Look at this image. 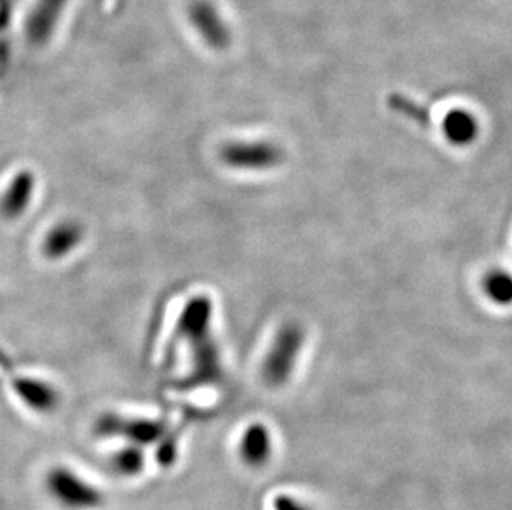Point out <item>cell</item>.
I'll return each mask as SVG.
<instances>
[{
    "label": "cell",
    "instance_id": "6da1fadb",
    "mask_svg": "<svg viewBox=\"0 0 512 510\" xmlns=\"http://www.w3.org/2000/svg\"><path fill=\"white\" fill-rule=\"evenodd\" d=\"M307 340L304 325L287 322L277 330L271 348L262 363V380L271 388H281L294 373L297 360Z\"/></svg>",
    "mask_w": 512,
    "mask_h": 510
},
{
    "label": "cell",
    "instance_id": "7a4b0ae2",
    "mask_svg": "<svg viewBox=\"0 0 512 510\" xmlns=\"http://www.w3.org/2000/svg\"><path fill=\"white\" fill-rule=\"evenodd\" d=\"M45 491L67 510H97L105 504V492L68 466L50 467L45 472Z\"/></svg>",
    "mask_w": 512,
    "mask_h": 510
},
{
    "label": "cell",
    "instance_id": "3957f363",
    "mask_svg": "<svg viewBox=\"0 0 512 510\" xmlns=\"http://www.w3.org/2000/svg\"><path fill=\"white\" fill-rule=\"evenodd\" d=\"M93 433L98 438L126 439L128 444L141 448L155 446L168 433L165 421L153 418H136L120 413H103L93 424Z\"/></svg>",
    "mask_w": 512,
    "mask_h": 510
},
{
    "label": "cell",
    "instance_id": "277c9868",
    "mask_svg": "<svg viewBox=\"0 0 512 510\" xmlns=\"http://www.w3.org/2000/svg\"><path fill=\"white\" fill-rule=\"evenodd\" d=\"M219 159L236 171H269L284 163L285 153L274 141H228L221 146Z\"/></svg>",
    "mask_w": 512,
    "mask_h": 510
},
{
    "label": "cell",
    "instance_id": "5b68a950",
    "mask_svg": "<svg viewBox=\"0 0 512 510\" xmlns=\"http://www.w3.org/2000/svg\"><path fill=\"white\" fill-rule=\"evenodd\" d=\"M214 304L209 295H194L184 304L176 322L178 337L188 345L213 337Z\"/></svg>",
    "mask_w": 512,
    "mask_h": 510
},
{
    "label": "cell",
    "instance_id": "8992f818",
    "mask_svg": "<svg viewBox=\"0 0 512 510\" xmlns=\"http://www.w3.org/2000/svg\"><path fill=\"white\" fill-rule=\"evenodd\" d=\"M37 194V176L30 169H20L0 194V217L15 222L29 212Z\"/></svg>",
    "mask_w": 512,
    "mask_h": 510
},
{
    "label": "cell",
    "instance_id": "52a82bcc",
    "mask_svg": "<svg viewBox=\"0 0 512 510\" xmlns=\"http://www.w3.org/2000/svg\"><path fill=\"white\" fill-rule=\"evenodd\" d=\"M85 239V227L77 219H60L47 229L40 252L50 262H60L67 259L78 247L82 246Z\"/></svg>",
    "mask_w": 512,
    "mask_h": 510
},
{
    "label": "cell",
    "instance_id": "ba28073f",
    "mask_svg": "<svg viewBox=\"0 0 512 510\" xmlns=\"http://www.w3.org/2000/svg\"><path fill=\"white\" fill-rule=\"evenodd\" d=\"M189 352H191V371L184 381V386L199 388V386L214 385L223 378V363L213 337L189 345Z\"/></svg>",
    "mask_w": 512,
    "mask_h": 510
},
{
    "label": "cell",
    "instance_id": "9c48e42d",
    "mask_svg": "<svg viewBox=\"0 0 512 510\" xmlns=\"http://www.w3.org/2000/svg\"><path fill=\"white\" fill-rule=\"evenodd\" d=\"M189 19L193 22L194 29L203 37L204 42L211 49L223 50L231 42V32L219 14L218 9L208 0L194 2L189 10Z\"/></svg>",
    "mask_w": 512,
    "mask_h": 510
},
{
    "label": "cell",
    "instance_id": "30bf717a",
    "mask_svg": "<svg viewBox=\"0 0 512 510\" xmlns=\"http://www.w3.org/2000/svg\"><path fill=\"white\" fill-rule=\"evenodd\" d=\"M12 390L22 405L35 413H54L60 406V393L49 381L34 376H19L12 381Z\"/></svg>",
    "mask_w": 512,
    "mask_h": 510
},
{
    "label": "cell",
    "instance_id": "8fae6325",
    "mask_svg": "<svg viewBox=\"0 0 512 510\" xmlns=\"http://www.w3.org/2000/svg\"><path fill=\"white\" fill-rule=\"evenodd\" d=\"M239 454L247 466L261 467L272 456V436L266 424L252 423L244 429Z\"/></svg>",
    "mask_w": 512,
    "mask_h": 510
},
{
    "label": "cell",
    "instance_id": "7c38bea8",
    "mask_svg": "<svg viewBox=\"0 0 512 510\" xmlns=\"http://www.w3.org/2000/svg\"><path fill=\"white\" fill-rule=\"evenodd\" d=\"M441 131L448 143L458 148H466L478 140L479 121L471 111L453 108L441 121Z\"/></svg>",
    "mask_w": 512,
    "mask_h": 510
},
{
    "label": "cell",
    "instance_id": "4fadbf2b",
    "mask_svg": "<svg viewBox=\"0 0 512 510\" xmlns=\"http://www.w3.org/2000/svg\"><path fill=\"white\" fill-rule=\"evenodd\" d=\"M146 456L141 446L126 444L123 448L116 449L110 456V467L121 477L140 476L145 471Z\"/></svg>",
    "mask_w": 512,
    "mask_h": 510
},
{
    "label": "cell",
    "instance_id": "5bb4252c",
    "mask_svg": "<svg viewBox=\"0 0 512 510\" xmlns=\"http://www.w3.org/2000/svg\"><path fill=\"white\" fill-rule=\"evenodd\" d=\"M481 287L486 299L491 300L493 304L499 307L512 305V274L508 270H489L483 277Z\"/></svg>",
    "mask_w": 512,
    "mask_h": 510
},
{
    "label": "cell",
    "instance_id": "9a60e30c",
    "mask_svg": "<svg viewBox=\"0 0 512 510\" xmlns=\"http://www.w3.org/2000/svg\"><path fill=\"white\" fill-rule=\"evenodd\" d=\"M388 106H390V110L395 111L406 120L413 121L415 125L423 126V128H428L431 125V115L428 108L415 102V100H411V98L405 97V95H401V93H392L388 97Z\"/></svg>",
    "mask_w": 512,
    "mask_h": 510
},
{
    "label": "cell",
    "instance_id": "2e32d148",
    "mask_svg": "<svg viewBox=\"0 0 512 510\" xmlns=\"http://www.w3.org/2000/svg\"><path fill=\"white\" fill-rule=\"evenodd\" d=\"M156 446H158V449H156V461H158V464L163 469L173 466L176 459H178V438L176 436L168 438V433H166Z\"/></svg>",
    "mask_w": 512,
    "mask_h": 510
},
{
    "label": "cell",
    "instance_id": "e0dca14e",
    "mask_svg": "<svg viewBox=\"0 0 512 510\" xmlns=\"http://www.w3.org/2000/svg\"><path fill=\"white\" fill-rule=\"evenodd\" d=\"M274 510H312L304 502H300L299 499H295L292 496H277L274 499Z\"/></svg>",
    "mask_w": 512,
    "mask_h": 510
}]
</instances>
